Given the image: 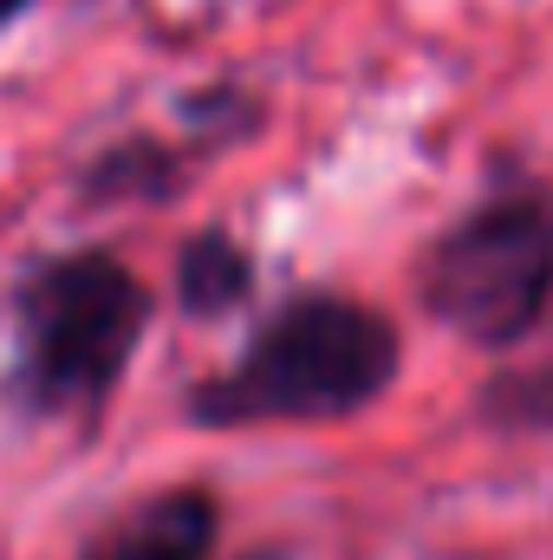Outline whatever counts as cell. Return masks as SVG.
I'll return each instance as SVG.
<instances>
[{"mask_svg": "<svg viewBox=\"0 0 553 560\" xmlns=\"http://www.w3.org/2000/svg\"><path fill=\"white\" fill-rule=\"evenodd\" d=\"M398 378V326L345 293H293L261 319L242 359L189 392V418L235 423H326L385 398Z\"/></svg>", "mask_w": 553, "mask_h": 560, "instance_id": "obj_1", "label": "cell"}, {"mask_svg": "<svg viewBox=\"0 0 553 560\" xmlns=\"http://www.w3.org/2000/svg\"><path fill=\"white\" fill-rule=\"evenodd\" d=\"M150 293L118 255H59L20 287L13 313V372L39 411H92L131 365Z\"/></svg>", "mask_w": 553, "mask_h": 560, "instance_id": "obj_2", "label": "cell"}, {"mask_svg": "<svg viewBox=\"0 0 553 560\" xmlns=\"http://www.w3.org/2000/svg\"><path fill=\"white\" fill-rule=\"evenodd\" d=\"M416 293L449 332L489 352L528 339L553 306V202L534 189L482 196L423 248Z\"/></svg>", "mask_w": 553, "mask_h": 560, "instance_id": "obj_3", "label": "cell"}, {"mask_svg": "<svg viewBox=\"0 0 553 560\" xmlns=\"http://www.w3.org/2000/svg\"><path fill=\"white\" fill-rule=\"evenodd\" d=\"M215 541V502L202 489H169L156 502H143L138 515H125L92 560H202Z\"/></svg>", "mask_w": 553, "mask_h": 560, "instance_id": "obj_4", "label": "cell"}, {"mask_svg": "<svg viewBox=\"0 0 553 560\" xmlns=\"http://www.w3.org/2000/svg\"><path fill=\"white\" fill-rule=\"evenodd\" d=\"M248 287H255V255L222 229H202L176 261V293L189 313H228L248 300Z\"/></svg>", "mask_w": 553, "mask_h": 560, "instance_id": "obj_5", "label": "cell"}, {"mask_svg": "<svg viewBox=\"0 0 553 560\" xmlns=\"http://www.w3.org/2000/svg\"><path fill=\"white\" fill-rule=\"evenodd\" d=\"M176 183H183V156L169 143H111L92 163L85 196L92 202H163Z\"/></svg>", "mask_w": 553, "mask_h": 560, "instance_id": "obj_6", "label": "cell"}, {"mask_svg": "<svg viewBox=\"0 0 553 560\" xmlns=\"http://www.w3.org/2000/svg\"><path fill=\"white\" fill-rule=\"evenodd\" d=\"M495 418H515V423H541V430H553V365L508 378V385L495 392Z\"/></svg>", "mask_w": 553, "mask_h": 560, "instance_id": "obj_7", "label": "cell"}, {"mask_svg": "<svg viewBox=\"0 0 553 560\" xmlns=\"http://www.w3.org/2000/svg\"><path fill=\"white\" fill-rule=\"evenodd\" d=\"M33 0H0V20H13V13H26Z\"/></svg>", "mask_w": 553, "mask_h": 560, "instance_id": "obj_8", "label": "cell"}]
</instances>
